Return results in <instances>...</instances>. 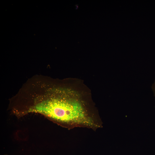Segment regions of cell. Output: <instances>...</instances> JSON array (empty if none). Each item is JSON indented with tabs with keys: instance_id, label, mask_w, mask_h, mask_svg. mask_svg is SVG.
Instances as JSON below:
<instances>
[{
	"instance_id": "obj_2",
	"label": "cell",
	"mask_w": 155,
	"mask_h": 155,
	"mask_svg": "<svg viewBox=\"0 0 155 155\" xmlns=\"http://www.w3.org/2000/svg\"><path fill=\"white\" fill-rule=\"evenodd\" d=\"M152 88L154 94V95L155 96V80L153 84L152 85Z\"/></svg>"
},
{
	"instance_id": "obj_1",
	"label": "cell",
	"mask_w": 155,
	"mask_h": 155,
	"mask_svg": "<svg viewBox=\"0 0 155 155\" xmlns=\"http://www.w3.org/2000/svg\"><path fill=\"white\" fill-rule=\"evenodd\" d=\"M44 90L32 98L29 107L30 113L42 115L66 127H96L97 118L88 114L84 103L72 91L60 88Z\"/></svg>"
},
{
	"instance_id": "obj_3",
	"label": "cell",
	"mask_w": 155,
	"mask_h": 155,
	"mask_svg": "<svg viewBox=\"0 0 155 155\" xmlns=\"http://www.w3.org/2000/svg\"><path fill=\"white\" fill-rule=\"evenodd\" d=\"M4 155H7V154H4Z\"/></svg>"
}]
</instances>
